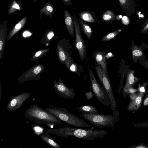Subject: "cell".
Instances as JSON below:
<instances>
[{
	"label": "cell",
	"mask_w": 148,
	"mask_h": 148,
	"mask_svg": "<svg viewBox=\"0 0 148 148\" xmlns=\"http://www.w3.org/2000/svg\"><path fill=\"white\" fill-rule=\"evenodd\" d=\"M114 55L111 52H109L108 53L105 55V58L106 60H107L110 58L114 57Z\"/></svg>",
	"instance_id": "34"
},
{
	"label": "cell",
	"mask_w": 148,
	"mask_h": 148,
	"mask_svg": "<svg viewBox=\"0 0 148 148\" xmlns=\"http://www.w3.org/2000/svg\"><path fill=\"white\" fill-rule=\"evenodd\" d=\"M72 0H63L64 5H72L73 3L71 2Z\"/></svg>",
	"instance_id": "36"
},
{
	"label": "cell",
	"mask_w": 148,
	"mask_h": 148,
	"mask_svg": "<svg viewBox=\"0 0 148 148\" xmlns=\"http://www.w3.org/2000/svg\"><path fill=\"white\" fill-rule=\"evenodd\" d=\"M144 104V105H147L148 104V97L145 100Z\"/></svg>",
	"instance_id": "40"
},
{
	"label": "cell",
	"mask_w": 148,
	"mask_h": 148,
	"mask_svg": "<svg viewBox=\"0 0 148 148\" xmlns=\"http://www.w3.org/2000/svg\"><path fill=\"white\" fill-rule=\"evenodd\" d=\"M95 69L102 87L105 89L108 95L110 100V105L113 115L116 116V103L108 76L106 75L101 66L97 63L95 64Z\"/></svg>",
	"instance_id": "5"
},
{
	"label": "cell",
	"mask_w": 148,
	"mask_h": 148,
	"mask_svg": "<svg viewBox=\"0 0 148 148\" xmlns=\"http://www.w3.org/2000/svg\"><path fill=\"white\" fill-rule=\"evenodd\" d=\"M79 24L82 27L84 33L87 38L88 39L90 38L92 32L89 25L85 23L81 18L79 19Z\"/></svg>",
	"instance_id": "26"
},
{
	"label": "cell",
	"mask_w": 148,
	"mask_h": 148,
	"mask_svg": "<svg viewBox=\"0 0 148 148\" xmlns=\"http://www.w3.org/2000/svg\"><path fill=\"white\" fill-rule=\"evenodd\" d=\"M116 15L111 10H108L104 12L102 16V21L106 23H110L116 19Z\"/></svg>",
	"instance_id": "24"
},
{
	"label": "cell",
	"mask_w": 148,
	"mask_h": 148,
	"mask_svg": "<svg viewBox=\"0 0 148 148\" xmlns=\"http://www.w3.org/2000/svg\"><path fill=\"white\" fill-rule=\"evenodd\" d=\"M22 9L21 1L12 0L11 3L9 4L8 14H10L17 10L20 11Z\"/></svg>",
	"instance_id": "23"
},
{
	"label": "cell",
	"mask_w": 148,
	"mask_h": 148,
	"mask_svg": "<svg viewBox=\"0 0 148 148\" xmlns=\"http://www.w3.org/2000/svg\"><path fill=\"white\" fill-rule=\"evenodd\" d=\"M121 31V29H119L108 33L102 38L101 41L106 42L112 40Z\"/></svg>",
	"instance_id": "29"
},
{
	"label": "cell",
	"mask_w": 148,
	"mask_h": 148,
	"mask_svg": "<svg viewBox=\"0 0 148 148\" xmlns=\"http://www.w3.org/2000/svg\"><path fill=\"white\" fill-rule=\"evenodd\" d=\"M64 22L67 30L71 36L73 37L74 35V24L72 16L67 10L64 11Z\"/></svg>",
	"instance_id": "17"
},
{
	"label": "cell",
	"mask_w": 148,
	"mask_h": 148,
	"mask_svg": "<svg viewBox=\"0 0 148 148\" xmlns=\"http://www.w3.org/2000/svg\"><path fill=\"white\" fill-rule=\"evenodd\" d=\"M71 47L69 40L63 38L58 42L56 49L59 61L65 65L68 70L70 63L73 60L71 57Z\"/></svg>",
	"instance_id": "6"
},
{
	"label": "cell",
	"mask_w": 148,
	"mask_h": 148,
	"mask_svg": "<svg viewBox=\"0 0 148 148\" xmlns=\"http://www.w3.org/2000/svg\"><path fill=\"white\" fill-rule=\"evenodd\" d=\"M72 60L70 63L69 70L74 72L80 75V71L82 69V67Z\"/></svg>",
	"instance_id": "27"
},
{
	"label": "cell",
	"mask_w": 148,
	"mask_h": 148,
	"mask_svg": "<svg viewBox=\"0 0 148 148\" xmlns=\"http://www.w3.org/2000/svg\"><path fill=\"white\" fill-rule=\"evenodd\" d=\"M59 82L55 79L53 82V87L56 93L64 98L74 99L75 93L73 88H69L63 82L60 77Z\"/></svg>",
	"instance_id": "10"
},
{
	"label": "cell",
	"mask_w": 148,
	"mask_h": 148,
	"mask_svg": "<svg viewBox=\"0 0 148 148\" xmlns=\"http://www.w3.org/2000/svg\"><path fill=\"white\" fill-rule=\"evenodd\" d=\"M141 32L142 34H148V17L142 25Z\"/></svg>",
	"instance_id": "30"
},
{
	"label": "cell",
	"mask_w": 148,
	"mask_h": 148,
	"mask_svg": "<svg viewBox=\"0 0 148 148\" xmlns=\"http://www.w3.org/2000/svg\"><path fill=\"white\" fill-rule=\"evenodd\" d=\"M77 111L85 114H98L96 108L94 106L86 105L76 107L75 108Z\"/></svg>",
	"instance_id": "25"
},
{
	"label": "cell",
	"mask_w": 148,
	"mask_h": 148,
	"mask_svg": "<svg viewBox=\"0 0 148 148\" xmlns=\"http://www.w3.org/2000/svg\"><path fill=\"white\" fill-rule=\"evenodd\" d=\"M137 91V90L135 89H134L132 87L129 88H127L125 92H124L123 93H128L129 92L130 93H134Z\"/></svg>",
	"instance_id": "33"
},
{
	"label": "cell",
	"mask_w": 148,
	"mask_h": 148,
	"mask_svg": "<svg viewBox=\"0 0 148 148\" xmlns=\"http://www.w3.org/2000/svg\"><path fill=\"white\" fill-rule=\"evenodd\" d=\"M7 21L5 20L0 25V60L3 58L5 42L7 37Z\"/></svg>",
	"instance_id": "13"
},
{
	"label": "cell",
	"mask_w": 148,
	"mask_h": 148,
	"mask_svg": "<svg viewBox=\"0 0 148 148\" xmlns=\"http://www.w3.org/2000/svg\"><path fill=\"white\" fill-rule=\"evenodd\" d=\"M139 63L143 67L148 70V60L142 59L139 60Z\"/></svg>",
	"instance_id": "31"
},
{
	"label": "cell",
	"mask_w": 148,
	"mask_h": 148,
	"mask_svg": "<svg viewBox=\"0 0 148 148\" xmlns=\"http://www.w3.org/2000/svg\"><path fill=\"white\" fill-rule=\"evenodd\" d=\"M32 35V34L31 33L27 31L25 32L23 34V36L25 37L30 36Z\"/></svg>",
	"instance_id": "37"
},
{
	"label": "cell",
	"mask_w": 148,
	"mask_h": 148,
	"mask_svg": "<svg viewBox=\"0 0 148 148\" xmlns=\"http://www.w3.org/2000/svg\"><path fill=\"white\" fill-rule=\"evenodd\" d=\"M104 52L96 50L93 53V58L97 63L100 65L108 75L107 69Z\"/></svg>",
	"instance_id": "16"
},
{
	"label": "cell",
	"mask_w": 148,
	"mask_h": 148,
	"mask_svg": "<svg viewBox=\"0 0 148 148\" xmlns=\"http://www.w3.org/2000/svg\"><path fill=\"white\" fill-rule=\"evenodd\" d=\"M54 36V34L53 32H49L47 35V37L48 40H50Z\"/></svg>",
	"instance_id": "35"
},
{
	"label": "cell",
	"mask_w": 148,
	"mask_h": 148,
	"mask_svg": "<svg viewBox=\"0 0 148 148\" xmlns=\"http://www.w3.org/2000/svg\"><path fill=\"white\" fill-rule=\"evenodd\" d=\"M35 2H38V1L37 0H32Z\"/></svg>",
	"instance_id": "43"
},
{
	"label": "cell",
	"mask_w": 148,
	"mask_h": 148,
	"mask_svg": "<svg viewBox=\"0 0 148 148\" xmlns=\"http://www.w3.org/2000/svg\"><path fill=\"white\" fill-rule=\"evenodd\" d=\"M42 14L47 16L50 18L53 15L54 9L52 3L50 2H47L40 11V18Z\"/></svg>",
	"instance_id": "20"
},
{
	"label": "cell",
	"mask_w": 148,
	"mask_h": 148,
	"mask_svg": "<svg viewBox=\"0 0 148 148\" xmlns=\"http://www.w3.org/2000/svg\"><path fill=\"white\" fill-rule=\"evenodd\" d=\"M43 64L35 65L23 73L17 79V81L21 83L32 80H39L40 74L44 71Z\"/></svg>",
	"instance_id": "9"
},
{
	"label": "cell",
	"mask_w": 148,
	"mask_h": 148,
	"mask_svg": "<svg viewBox=\"0 0 148 148\" xmlns=\"http://www.w3.org/2000/svg\"><path fill=\"white\" fill-rule=\"evenodd\" d=\"M139 91L141 93H143L145 92V88L144 86H142L139 88Z\"/></svg>",
	"instance_id": "38"
},
{
	"label": "cell",
	"mask_w": 148,
	"mask_h": 148,
	"mask_svg": "<svg viewBox=\"0 0 148 148\" xmlns=\"http://www.w3.org/2000/svg\"><path fill=\"white\" fill-rule=\"evenodd\" d=\"M50 134L47 132H44L40 135L41 139L47 144L53 148H60V146L52 138Z\"/></svg>",
	"instance_id": "19"
},
{
	"label": "cell",
	"mask_w": 148,
	"mask_h": 148,
	"mask_svg": "<svg viewBox=\"0 0 148 148\" xmlns=\"http://www.w3.org/2000/svg\"><path fill=\"white\" fill-rule=\"evenodd\" d=\"M122 17V16L120 15H118L116 16V19H117V20H120L121 19Z\"/></svg>",
	"instance_id": "41"
},
{
	"label": "cell",
	"mask_w": 148,
	"mask_h": 148,
	"mask_svg": "<svg viewBox=\"0 0 148 148\" xmlns=\"http://www.w3.org/2000/svg\"><path fill=\"white\" fill-rule=\"evenodd\" d=\"M45 108L48 112L69 125L78 127H90L91 126L66 109L52 106Z\"/></svg>",
	"instance_id": "3"
},
{
	"label": "cell",
	"mask_w": 148,
	"mask_h": 148,
	"mask_svg": "<svg viewBox=\"0 0 148 148\" xmlns=\"http://www.w3.org/2000/svg\"><path fill=\"white\" fill-rule=\"evenodd\" d=\"M134 70L128 69L126 71L125 76L126 78L125 85L123 88V92L129 88L132 87L138 81L140 78L134 75Z\"/></svg>",
	"instance_id": "15"
},
{
	"label": "cell",
	"mask_w": 148,
	"mask_h": 148,
	"mask_svg": "<svg viewBox=\"0 0 148 148\" xmlns=\"http://www.w3.org/2000/svg\"><path fill=\"white\" fill-rule=\"evenodd\" d=\"M81 116L94 125L102 129L106 127H111L115 123L116 116L103 114L82 113Z\"/></svg>",
	"instance_id": "4"
},
{
	"label": "cell",
	"mask_w": 148,
	"mask_h": 148,
	"mask_svg": "<svg viewBox=\"0 0 148 148\" xmlns=\"http://www.w3.org/2000/svg\"><path fill=\"white\" fill-rule=\"evenodd\" d=\"M131 49L133 61L136 62L138 60L142 59H146V58L144 53L143 50L145 49H148V46L142 42L141 46L136 45L134 43V39L132 41Z\"/></svg>",
	"instance_id": "12"
},
{
	"label": "cell",
	"mask_w": 148,
	"mask_h": 148,
	"mask_svg": "<svg viewBox=\"0 0 148 148\" xmlns=\"http://www.w3.org/2000/svg\"><path fill=\"white\" fill-rule=\"evenodd\" d=\"M137 95H136L135 94H132L130 96V98H131V99L132 100H133L136 99V98L137 97Z\"/></svg>",
	"instance_id": "39"
},
{
	"label": "cell",
	"mask_w": 148,
	"mask_h": 148,
	"mask_svg": "<svg viewBox=\"0 0 148 148\" xmlns=\"http://www.w3.org/2000/svg\"><path fill=\"white\" fill-rule=\"evenodd\" d=\"M24 116L31 121L46 124L51 128L55 124H62L60 119L36 105H31L25 111Z\"/></svg>",
	"instance_id": "2"
},
{
	"label": "cell",
	"mask_w": 148,
	"mask_h": 148,
	"mask_svg": "<svg viewBox=\"0 0 148 148\" xmlns=\"http://www.w3.org/2000/svg\"><path fill=\"white\" fill-rule=\"evenodd\" d=\"M45 132L65 138L71 136L88 140H92L95 138H103L105 135L109 134L107 130H95L92 127L88 129L65 126L64 127L59 128H48Z\"/></svg>",
	"instance_id": "1"
},
{
	"label": "cell",
	"mask_w": 148,
	"mask_h": 148,
	"mask_svg": "<svg viewBox=\"0 0 148 148\" xmlns=\"http://www.w3.org/2000/svg\"><path fill=\"white\" fill-rule=\"evenodd\" d=\"M143 95V93H142L137 95L135 99L132 100L128 107V109L130 110L138 109L140 106Z\"/></svg>",
	"instance_id": "21"
},
{
	"label": "cell",
	"mask_w": 148,
	"mask_h": 148,
	"mask_svg": "<svg viewBox=\"0 0 148 148\" xmlns=\"http://www.w3.org/2000/svg\"><path fill=\"white\" fill-rule=\"evenodd\" d=\"M79 16L82 20L90 23H95L96 19L94 12L90 11H85L79 13Z\"/></svg>",
	"instance_id": "22"
},
{
	"label": "cell",
	"mask_w": 148,
	"mask_h": 148,
	"mask_svg": "<svg viewBox=\"0 0 148 148\" xmlns=\"http://www.w3.org/2000/svg\"><path fill=\"white\" fill-rule=\"evenodd\" d=\"M89 74L91 82V87L94 95L102 104L107 106L110 105V100L105 89L98 82L92 71Z\"/></svg>",
	"instance_id": "7"
},
{
	"label": "cell",
	"mask_w": 148,
	"mask_h": 148,
	"mask_svg": "<svg viewBox=\"0 0 148 148\" xmlns=\"http://www.w3.org/2000/svg\"><path fill=\"white\" fill-rule=\"evenodd\" d=\"M27 20V18L26 16L20 20L10 31L7 36V40H8L12 37L19 30H20L25 25Z\"/></svg>",
	"instance_id": "18"
},
{
	"label": "cell",
	"mask_w": 148,
	"mask_h": 148,
	"mask_svg": "<svg viewBox=\"0 0 148 148\" xmlns=\"http://www.w3.org/2000/svg\"><path fill=\"white\" fill-rule=\"evenodd\" d=\"M146 147H144V146H138L136 147L137 148H145Z\"/></svg>",
	"instance_id": "42"
},
{
	"label": "cell",
	"mask_w": 148,
	"mask_h": 148,
	"mask_svg": "<svg viewBox=\"0 0 148 148\" xmlns=\"http://www.w3.org/2000/svg\"><path fill=\"white\" fill-rule=\"evenodd\" d=\"M73 19L75 34V47L78 51L80 59L83 62L86 56V46L81 34L78 22L75 16L73 17Z\"/></svg>",
	"instance_id": "8"
},
{
	"label": "cell",
	"mask_w": 148,
	"mask_h": 148,
	"mask_svg": "<svg viewBox=\"0 0 148 148\" xmlns=\"http://www.w3.org/2000/svg\"><path fill=\"white\" fill-rule=\"evenodd\" d=\"M119 5L123 12L129 16L134 14L136 12V3L134 0H118Z\"/></svg>",
	"instance_id": "14"
},
{
	"label": "cell",
	"mask_w": 148,
	"mask_h": 148,
	"mask_svg": "<svg viewBox=\"0 0 148 148\" xmlns=\"http://www.w3.org/2000/svg\"><path fill=\"white\" fill-rule=\"evenodd\" d=\"M31 97L30 92H24L16 95L10 101L7 106L8 110L11 112L19 108L23 103Z\"/></svg>",
	"instance_id": "11"
},
{
	"label": "cell",
	"mask_w": 148,
	"mask_h": 148,
	"mask_svg": "<svg viewBox=\"0 0 148 148\" xmlns=\"http://www.w3.org/2000/svg\"><path fill=\"white\" fill-rule=\"evenodd\" d=\"M85 95L87 99L90 100L93 98L94 95L93 92L90 91L86 92L85 93Z\"/></svg>",
	"instance_id": "32"
},
{
	"label": "cell",
	"mask_w": 148,
	"mask_h": 148,
	"mask_svg": "<svg viewBox=\"0 0 148 148\" xmlns=\"http://www.w3.org/2000/svg\"><path fill=\"white\" fill-rule=\"evenodd\" d=\"M49 49H40L36 52L32 57L31 61L32 62L36 60L45 55L49 51Z\"/></svg>",
	"instance_id": "28"
}]
</instances>
